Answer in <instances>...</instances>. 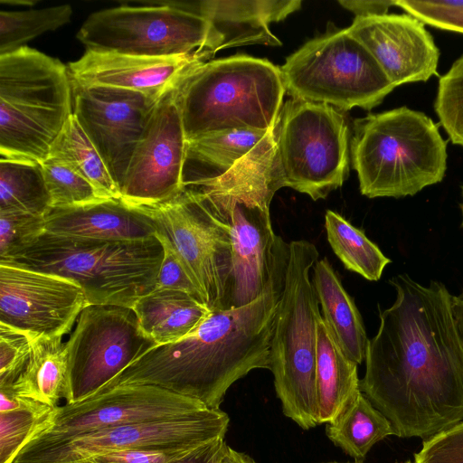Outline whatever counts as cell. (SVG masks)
I'll return each mask as SVG.
<instances>
[{"instance_id": "obj_1", "label": "cell", "mask_w": 463, "mask_h": 463, "mask_svg": "<svg viewBox=\"0 0 463 463\" xmlns=\"http://www.w3.org/2000/svg\"><path fill=\"white\" fill-rule=\"evenodd\" d=\"M394 303L379 313L360 391L400 438L425 440L463 420V345L444 284L408 274L389 280Z\"/></svg>"}, {"instance_id": "obj_2", "label": "cell", "mask_w": 463, "mask_h": 463, "mask_svg": "<svg viewBox=\"0 0 463 463\" xmlns=\"http://www.w3.org/2000/svg\"><path fill=\"white\" fill-rule=\"evenodd\" d=\"M286 267L255 300L212 310L194 332L150 348L96 393L147 384L220 409L235 382L254 369H270V342Z\"/></svg>"}, {"instance_id": "obj_3", "label": "cell", "mask_w": 463, "mask_h": 463, "mask_svg": "<svg viewBox=\"0 0 463 463\" xmlns=\"http://www.w3.org/2000/svg\"><path fill=\"white\" fill-rule=\"evenodd\" d=\"M274 148L221 178L184 186L225 227L231 241L232 272L223 309L255 300L287 266L288 243L274 233L269 214L279 189L272 169Z\"/></svg>"}, {"instance_id": "obj_4", "label": "cell", "mask_w": 463, "mask_h": 463, "mask_svg": "<svg viewBox=\"0 0 463 463\" xmlns=\"http://www.w3.org/2000/svg\"><path fill=\"white\" fill-rule=\"evenodd\" d=\"M164 249L145 241H99L44 232L0 262L54 274L78 284L90 305L132 308L156 288Z\"/></svg>"}, {"instance_id": "obj_5", "label": "cell", "mask_w": 463, "mask_h": 463, "mask_svg": "<svg viewBox=\"0 0 463 463\" xmlns=\"http://www.w3.org/2000/svg\"><path fill=\"white\" fill-rule=\"evenodd\" d=\"M350 152L359 188L368 198L412 196L440 183L447 141L425 113L400 107L354 121Z\"/></svg>"}, {"instance_id": "obj_6", "label": "cell", "mask_w": 463, "mask_h": 463, "mask_svg": "<svg viewBox=\"0 0 463 463\" xmlns=\"http://www.w3.org/2000/svg\"><path fill=\"white\" fill-rule=\"evenodd\" d=\"M186 140L275 128L286 93L280 69L238 54L196 66L175 89Z\"/></svg>"}, {"instance_id": "obj_7", "label": "cell", "mask_w": 463, "mask_h": 463, "mask_svg": "<svg viewBox=\"0 0 463 463\" xmlns=\"http://www.w3.org/2000/svg\"><path fill=\"white\" fill-rule=\"evenodd\" d=\"M306 240L288 243L285 280L270 342V369L284 415L301 429L319 424L317 392V327L322 316L311 271L318 260Z\"/></svg>"}, {"instance_id": "obj_8", "label": "cell", "mask_w": 463, "mask_h": 463, "mask_svg": "<svg viewBox=\"0 0 463 463\" xmlns=\"http://www.w3.org/2000/svg\"><path fill=\"white\" fill-rule=\"evenodd\" d=\"M72 114L68 66L29 46L0 55L1 157L44 161Z\"/></svg>"}, {"instance_id": "obj_9", "label": "cell", "mask_w": 463, "mask_h": 463, "mask_svg": "<svg viewBox=\"0 0 463 463\" xmlns=\"http://www.w3.org/2000/svg\"><path fill=\"white\" fill-rule=\"evenodd\" d=\"M273 175L314 201L341 187L349 175V129L341 110L290 99L274 129Z\"/></svg>"}, {"instance_id": "obj_10", "label": "cell", "mask_w": 463, "mask_h": 463, "mask_svg": "<svg viewBox=\"0 0 463 463\" xmlns=\"http://www.w3.org/2000/svg\"><path fill=\"white\" fill-rule=\"evenodd\" d=\"M292 99L330 105L341 111L371 110L395 86L369 51L347 30H327L289 55L279 68Z\"/></svg>"}, {"instance_id": "obj_11", "label": "cell", "mask_w": 463, "mask_h": 463, "mask_svg": "<svg viewBox=\"0 0 463 463\" xmlns=\"http://www.w3.org/2000/svg\"><path fill=\"white\" fill-rule=\"evenodd\" d=\"M210 24L175 0L128 1L90 14L77 38L86 51L166 58L211 52Z\"/></svg>"}, {"instance_id": "obj_12", "label": "cell", "mask_w": 463, "mask_h": 463, "mask_svg": "<svg viewBox=\"0 0 463 463\" xmlns=\"http://www.w3.org/2000/svg\"><path fill=\"white\" fill-rule=\"evenodd\" d=\"M230 419L221 409L107 428L54 442H29L14 463H75L104 454L146 449H195L224 439Z\"/></svg>"}, {"instance_id": "obj_13", "label": "cell", "mask_w": 463, "mask_h": 463, "mask_svg": "<svg viewBox=\"0 0 463 463\" xmlns=\"http://www.w3.org/2000/svg\"><path fill=\"white\" fill-rule=\"evenodd\" d=\"M65 345L71 391L67 403H75L95 394L157 345L142 332L132 308L89 305Z\"/></svg>"}, {"instance_id": "obj_14", "label": "cell", "mask_w": 463, "mask_h": 463, "mask_svg": "<svg viewBox=\"0 0 463 463\" xmlns=\"http://www.w3.org/2000/svg\"><path fill=\"white\" fill-rule=\"evenodd\" d=\"M135 207L151 219L156 233L168 241L207 307L223 309L232 272V245L225 227L185 188L169 201Z\"/></svg>"}, {"instance_id": "obj_15", "label": "cell", "mask_w": 463, "mask_h": 463, "mask_svg": "<svg viewBox=\"0 0 463 463\" xmlns=\"http://www.w3.org/2000/svg\"><path fill=\"white\" fill-rule=\"evenodd\" d=\"M206 408L158 386H121L56 406L29 442L61 441L119 425L185 417Z\"/></svg>"}, {"instance_id": "obj_16", "label": "cell", "mask_w": 463, "mask_h": 463, "mask_svg": "<svg viewBox=\"0 0 463 463\" xmlns=\"http://www.w3.org/2000/svg\"><path fill=\"white\" fill-rule=\"evenodd\" d=\"M174 90L156 105L131 156L120 187L128 205L161 203L184 188L187 140Z\"/></svg>"}, {"instance_id": "obj_17", "label": "cell", "mask_w": 463, "mask_h": 463, "mask_svg": "<svg viewBox=\"0 0 463 463\" xmlns=\"http://www.w3.org/2000/svg\"><path fill=\"white\" fill-rule=\"evenodd\" d=\"M71 84L73 115L120 190L136 146L159 100L124 89L84 86L72 80Z\"/></svg>"}, {"instance_id": "obj_18", "label": "cell", "mask_w": 463, "mask_h": 463, "mask_svg": "<svg viewBox=\"0 0 463 463\" xmlns=\"http://www.w3.org/2000/svg\"><path fill=\"white\" fill-rule=\"evenodd\" d=\"M89 305L66 278L0 262V323L34 337H62Z\"/></svg>"}, {"instance_id": "obj_19", "label": "cell", "mask_w": 463, "mask_h": 463, "mask_svg": "<svg viewBox=\"0 0 463 463\" xmlns=\"http://www.w3.org/2000/svg\"><path fill=\"white\" fill-rule=\"evenodd\" d=\"M347 30L395 88L438 74L439 50L425 24L407 13L355 17Z\"/></svg>"}, {"instance_id": "obj_20", "label": "cell", "mask_w": 463, "mask_h": 463, "mask_svg": "<svg viewBox=\"0 0 463 463\" xmlns=\"http://www.w3.org/2000/svg\"><path fill=\"white\" fill-rule=\"evenodd\" d=\"M208 61L203 54L155 58L86 51L67 66L71 80L78 84L124 89L160 100Z\"/></svg>"}, {"instance_id": "obj_21", "label": "cell", "mask_w": 463, "mask_h": 463, "mask_svg": "<svg viewBox=\"0 0 463 463\" xmlns=\"http://www.w3.org/2000/svg\"><path fill=\"white\" fill-rule=\"evenodd\" d=\"M179 7L210 24L213 56L224 48L249 44L281 45L269 24L300 9L299 0L176 1Z\"/></svg>"}, {"instance_id": "obj_22", "label": "cell", "mask_w": 463, "mask_h": 463, "mask_svg": "<svg viewBox=\"0 0 463 463\" xmlns=\"http://www.w3.org/2000/svg\"><path fill=\"white\" fill-rule=\"evenodd\" d=\"M45 232L99 241H145L156 236L151 219L122 199L64 208H52L44 216Z\"/></svg>"}, {"instance_id": "obj_23", "label": "cell", "mask_w": 463, "mask_h": 463, "mask_svg": "<svg viewBox=\"0 0 463 463\" xmlns=\"http://www.w3.org/2000/svg\"><path fill=\"white\" fill-rule=\"evenodd\" d=\"M274 129H239L187 141L184 185L221 178L275 145Z\"/></svg>"}, {"instance_id": "obj_24", "label": "cell", "mask_w": 463, "mask_h": 463, "mask_svg": "<svg viewBox=\"0 0 463 463\" xmlns=\"http://www.w3.org/2000/svg\"><path fill=\"white\" fill-rule=\"evenodd\" d=\"M311 276L326 327L343 353L362 364L369 339L354 300L326 258L316 262Z\"/></svg>"}, {"instance_id": "obj_25", "label": "cell", "mask_w": 463, "mask_h": 463, "mask_svg": "<svg viewBox=\"0 0 463 463\" xmlns=\"http://www.w3.org/2000/svg\"><path fill=\"white\" fill-rule=\"evenodd\" d=\"M132 309L142 332L157 345L188 335L212 312L184 292L159 288L139 298Z\"/></svg>"}, {"instance_id": "obj_26", "label": "cell", "mask_w": 463, "mask_h": 463, "mask_svg": "<svg viewBox=\"0 0 463 463\" xmlns=\"http://www.w3.org/2000/svg\"><path fill=\"white\" fill-rule=\"evenodd\" d=\"M318 422L334 421L361 392L357 364L337 345L322 316L317 327Z\"/></svg>"}, {"instance_id": "obj_27", "label": "cell", "mask_w": 463, "mask_h": 463, "mask_svg": "<svg viewBox=\"0 0 463 463\" xmlns=\"http://www.w3.org/2000/svg\"><path fill=\"white\" fill-rule=\"evenodd\" d=\"M62 337L38 336L33 342L29 360L13 385L14 392L56 407L71 397L68 351Z\"/></svg>"}, {"instance_id": "obj_28", "label": "cell", "mask_w": 463, "mask_h": 463, "mask_svg": "<svg viewBox=\"0 0 463 463\" xmlns=\"http://www.w3.org/2000/svg\"><path fill=\"white\" fill-rule=\"evenodd\" d=\"M326 435L337 447L356 460L365 458L377 442L394 435L390 420L361 392L332 422Z\"/></svg>"}, {"instance_id": "obj_29", "label": "cell", "mask_w": 463, "mask_h": 463, "mask_svg": "<svg viewBox=\"0 0 463 463\" xmlns=\"http://www.w3.org/2000/svg\"><path fill=\"white\" fill-rule=\"evenodd\" d=\"M55 158L89 181L103 199H121L118 186L104 161L72 114L51 146Z\"/></svg>"}, {"instance_id": "obj_30", "label": "cell", "mask_w": 463, "mask_h": 463, "mask_svg": "<svg viewBox=\"0 0 463 463\" xmlns=\"http://www.w3.org/2000/svg\"><path fill=\"white\" fill-rule=\"evenodd\" d=\"M325 228L329 245L346 269L370 281L381 279L391 260L362 230L331 210L326 212Z\"/></svg>"}, {"instance_id": "obj_31", "label": "cell", "mask_w": 463, "mask_h": 463, "mask_svg": "<svg viewBox=\"0 0 463 463\" xmlns=\"http://www.w3.org/2000/svg\"><path fill=\"white\" fill-rule=\"evenodd\" d=\"M52 209L41 163L0 158V211L44 217Z\"/></svg>"}, {"instance_id": "obj_32", "label": "cell", "mask_w": 463, "mask_h": 463, "mask_svg": "<svg viewBox=\"0 0 463 463\" xmlns=\"http://www.w3.org/2000/svg\"><path fill=\"white\" fill-rule=\"evenodd\" d=\"M72 7L66 4L41 9L0 12V55L13 52L33 38L71 22Z\"/></svg>"}, {"instance_id": "obj_33", "label": "cell", "mask_w": 463, "mask_h": 463, "mask_svg": "<svg viewBox=\"0 0 463 463\" xmlns=\"http://www.w3.org/2000/svg\"><path fill=\"white\" fill-rule=\"evenodd\" d=\"M52 208L80 206L103 199L93 185L66 164L52 157L41 162Z\"/></svg>"}, {"instance_id": "obj_34", "label": "cell", "mask_w": 463, "mask_h": 463, "mask_svg": "<svg viewBox=\"0 0 463 463\" xmlns=\"http://www.w3.org/2000/svg\"><path fill=\"white\" fill-rule=\"evenodd\" d=\"M54 408L36 402L28 408L0 412V463H14Z\"/></svg>"}, {"instance_id": "obj_35", "label": "cell", "mask_w": 463, "mask_h": 463, "mask_svg": "<svg viewBox=\"0 0 463 463\" xmlns=\"http://www.w3.org/2000/svg\"><path fill=\"white\" fill-rule=\"evenodd\" d=\"M434 110L451 143L463 147V54L439 77Z\"/></svg>"}, {"instance_id": "obj_36", "label": "cell", "mask_w": 463, "mask_h": 463, "mask_svg": "<svg viewBox=\"0 0 463 463\" xmlns=\"http://www.w3.org/2000/svg\"><path fill=\"white\" fill-rule=\"evenodd\" d=\"M45 232L44 217L0 211V260L27 246Z\"/></svg>"}, {"instance_id": "obj_37", "label": "cell", "mask_w": 463, "mask_h": 463, "mask_svg": "<svg viewBox=\"0 0 463 463\" xmlns=\"http://www.w3.org/2000/svg\"><path fill=\"white\" fill-rule=\"evenodd\" d=\"M35 338L0 323V387H13L29 360Z\"/></svg>"}, {"instance_id": "obj_38", "label": "cell", "mask_w": 463, "mask_h": 463, "mask_svg": "<svg viewBox=\"0 0 463 463\" xmlns=\"http://www.w3.org/2000/svg\"><path fill=\"white\" fill-rule=\"evenodd\" d=\"M395 6L416 17L425 25L463 33V0H396Z\"/></svg>"}, {"instance_id": "obj_39", "label": "cell", "mask_w": 463, "mask_h": 463, "mask_svg": "<svg viewBox=\"0 0 463 463\" xmlns=\"http://www.w3.org/2000/svg\"><path fill=\"white\" fill-rule=\"evenodd\" d=\"M413 463H463V420L423 440Z\"/></svg>"}, {"instance_id": "obj_40", "label": "cell", "mask_w": 463, "mask_h": 463, "mask_svg": "<svg viewBox=\"0 0 463 463\" xmlns=\"http://www.w3.org/2000/svg\"><path fill=\"white\" fill-rule=\"evenodd\" d=\"M164 249L156 288L184 292L206 305L204 298L168 241L156 233ZM207 306V305H206Z\"/></svg>"}, {"instance_id": "obj_41", "label": "cell", "mask_w": 463, "mask_h": 463, "mask_svg": "<svg viewBox=\"0 0 463 463\" xmlns=\"http://www.w3.org/2000/svg\"><path fill=\"white\" fill-rule=\"evenodd\" d=\"M193 450L194 449L180 448L130 449L111 452L90 459L96 463H170Z\"/></svg>"}, {"instance_id": "obj_42", "label": "cell", "mask_w": 463, "mask_h": 463, "mask_svg": "<svg viewBox=\"0 0 463 463\" xmlns=\"http://www.w3.org/2000/svg\"><path fill=\"white\" fill-rule=\"evenodd\" d=\"M396 0H338V4L352 12L355 17H367L388 14Z\"/></svg>"}, {"instance_id": "obj_43", "label": "cell", "mask_w": 463, "mask_h": 463, "mask_svg": "<svg viewBox=\"0 0 463 463\" xmlns=\"http://www.w3.org/2000/svg\"><path fill=\"white\" fill-rule=\"evenodd\" d=\"M227 444L224 439L213 441L202 446L186 456L170 463H219L222 459Z\"/></svg>"}, {"instance_id": "obj_44", "label": "cell", "mask_w": 463, "mask_h": 463, "mask_svg": "<svg viewBox=\"0 0 463 463\" xmlns=\"http://www.w3.org/2000/svg\"><path fill=\"white\" fill-rule=\"evenodd\" d=\"M452 311L457 331L463 345V291L452 298Z\"/></svg>"}, {"instance_id": "obj_45", "label": "cell", "mask_w": 463, "mask_h": 463, "mask_svg": "<svg viewBox=\"0 0 463 463\" xmlns=\"http://www.w3.org/2000/svg\"><path fill=\"white\" fill-rule=\"evenodd\" d=\"M219 463H257L249 455L234 450L227 445L225 452Z\"/></svg>"}, {"instance_id": "obj_46", "label": "cell", "mask_w": 463, "mask_h": 463, "mask_svg": "<svg viewBox=\"0 0 463 463\" xmlns=\"http://www.w3.org/2000/svg\"><path fill=\"white\" fill-rule=\"evenodd\" d=\"M75 463H96L95 461H93L92 459H85V460H81V461H79V462H75Z\"/></svg>"}, {"instance_id": "obj_47", "label": "cell", "mask_w": 463, "mask_h": 463, "mask_svg": "<svg viewBox=\"0 0 463 463\" xmlns=\"http://www.w3.org/2000/svg\"><path fill=\"white\" fill-rule=\"evenodd\" d=\"M461 189H462V198H463V185H462ZM460 209H461V213H462V222H463V201H462V203H461V204H460Z\"/></svg>"}, {"instance_id": "obj_48", "label": "cell", "mask_w": 463, "mask_h": 463, "mask_svg": "<svg viewBox=\"0 0 463 463\" xmlns=\"http://www.w3.org/2000/svg\"><path fill=\"white\" fill-rule=\"evenodd\" d=\"M403 463H413V462H411V460H407V461H405Z\"/></svg>"}, {"instance_id": "obj_49", "label": "cell", "mask_w": 463, "mask_h": 463, "mask_svg": "<svg viewBox=\"0 0 463 463\" xmlns=\"http://www.w3.org/2000/svg\"><path fill=\"white\" fill-rule=\"evenodd\" d=\"M354 463H360V462H354Z\"/></svg>"}, {"instance_id": "obj_50", "label": "cell", "mask_w": 463, "mask_h": 463, "mask_svg": "<svg viewBox=\"0 0 463 463\" xmlns=\"http://www.w3.org/2000/svg\"><path fill=\"white\" fill-rule=\"evenodd\" d=\"M462 226H463V222H462Z\"/></svg>"}]
</instances>
